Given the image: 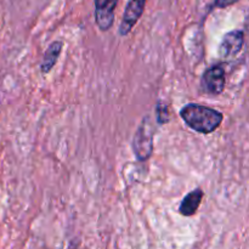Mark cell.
<instances>
[{"instance_id": "7a4b0ae2", "label": "cell", "mask_w": 249, "mask_h": 249, "mask_svg": "<svg viewBox=\"0 0 249 249\" xmlns=\"http://www.w3.org/2000/svg\"><path fill=\"white\" fill-rule=\"evenodd\" d=\"M153 136H155V126L151 121V117L147 116L142 119L133 139L134 153L140 162H146L152 156Z\"/></svg>"}, {"instance_id": "5b68a950", "label": "cell", "mask_w": 249, "mask_h": 249, "mask_svg": "<svg viewBox=\"0 0 249 249\" xmlns=\"http://www.w3.org/2000/svg\"><path fill=\"white\" fill-rule=\"evenodd\" d=\"M145 2L146 0H130V1L126 4L123 19H122L118 31L122 36L130 33V31L134 28V26L138 23L140 17L142 16L143 10H145Z\"/></svg>"}, {"instance_id": "9c48e42d", "label": "cell", "mask_w": 249, "mask_h": 249, "mask_svg": "<svg viewBox=\"0 0 249 249\" xmlns=\"http://www.w3.org/2000/svg\"><path fill=\"white\" fill-rule=\"evenodd\" d=\"M157 122L160 124H165L168 121H169V109H168V106L163 102H158L157 105Z\"/></svg>"}, {"instance_id": "6da1fadb", "label": "cell", "mask_w": 249, "mask_h": 249, "mask_svg": "<svg viewBox=\"0 0 249 249\" xmlns=\"http://www.w3.org/2000/svg\"><path fill=\"white\" fill-rule=\"evenodd\" d=\"M180 116L187 126L201 134H211L215 131L224 119L221 112L197 104H189L182 107Z\"/></svg>"}, {"instance_id": "ba28073f", "label": "cell", "mask_w": 249, "mask_h": 249, "mask_svg": "<svg viewBox=\"0 0 249 249\" xmlns=\"http://www.w3.org/2000/svg\"><path fill=\"white\" fill-rule=\"evenodd\" d=\"M61 50H62V43L61 41H55V43H53L49 46L48 50L44 53L43 61H41V73L46 74V73H49L53 70V66L57 62L58 57H60Z\"/></svg>"}, {"instance_id": "3957f363", "label": "cell", "mask_w": 249, "mask_h": 249, "mask_svg": "<svg viewBox=\"0 0 249 249\" xmlns=\"http://www.w3.org/2000/svg\"><path fill=\"white\" fill-rule=\"evenodd\" d=\"M225 83V68L221 65H215L208 68L202 78V87L204 91L212 95L223 94Z\"/></svg>"}, {"instance_id": "8992f818", "label": "cell", "mask_w": 249, "mask_h": 249, "mask_svg": "<svg viewBox=\"0 0 249 249\" xmlns=\"http://www.w3.org/2000/svg\"><path fill=\"white\" fill-rule=\"evenodd\" d=\"M243 44H245V33L240 29H235L224 36L219 53L223 57H231L237 55L242 50Z\"/></svg>"}, {"instance_id": "52a82bcc", "label": "cell", "mask_w": 249, "mask_h": 249, "mask_svg": "<svg viewBox=\"0 0 249 249\" xmlns=\"http://www.w3.org/2000/svg\"><path fill=\"white\" fill-rule=\"evenodd\" d=\"M202 198H203V191L201 189H196L187 194L179 206L180 214L184 216L195 215L201 206Z\"/></svg>"}, {"instance_id": "277c9868", "label": "cell", "mask_w": 249, "mask_h": 249, "mask_svg": "<svg viewBox=\"0 0 249 249\" xmlns=\"http://www.w3.org/2000/svg\"><path fill=\"white\" fill-rule=\"evenodd\" d=\"M118 0H95V21L100 31L106 32L113 26Z\"/></svg>"}, {"instance_id": "30bf717a", "label": "cell", "mask_w": 249, "mask_h": 249, "mask_svg": "<svg viewBox=\"0 0 249 249\" xmlns=\"http://www.w3.org/2000/svg\"><path fill=\"white\" fill-rule=\"evenodd\" d=\"M238 0H214V6L219 7V9H224V7L230 6V5H233Z\"/></svg>"}]
</instances>
